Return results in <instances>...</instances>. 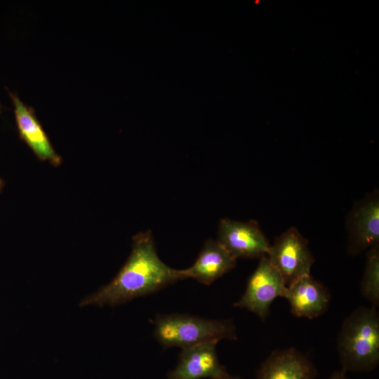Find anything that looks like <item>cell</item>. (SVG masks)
Wrapping results in <instances>:
<instances>
[{"label":"cell","mask_w":379,"mask_h":379,"mask_svg":"<svg viewBox=\"0 0 379 379\" xmlns=\"http://www.w3.org/2000/svg\"><path fill=\"white\" fill-rule=\"evenodd\" d=\"M182 280L180 270L170 267L159 257L150 230L133 237L131 253L116 277L80 306L117 305L147 295Z\"/></svg>","instance_id":"1"},{"label":"cell","mask_w":379,"mask_h":379,"mask_svg":"<svg viewBox=\"0 0 379 379\" xmlns=\"http://www.w3.org/2000/svg\"><path fill=\"white\" fill-rule=\"evenodd\" d=\"M343 371H367L379 361V317L376 307H359L344 321L337 339Z\"/></svg>","instance_id":"2"},{"label":"cell","mask_w":379,"mask_h":379,"mask_svg":"<svg viewBox=\"0 0 379 379\" xmlns=\"http://www.w3.org/2000/svg\"><path fill=\"white\" fill-rule=\"evenodd\" d=\"M154 336L164 348L182 349L208 341L236 340L231 320L210 319L185 314L157 315L153 321Z\"/></svg>","instance_id":"3"},{"label":"cell","mask_w":379,"mask_h":379,"mask_svg":"<svg viewBox=\"0 0 379 379\" xmlns=\"http://www.w3.org/2000/svg\"><path fill=\"white\" fill-rule=\"evenodd\" d=\"M266 255L287 287L310 275L314 262L307 240L294 227L276 238Z\"/></svg>","instance_id":"4"},{"label":"cell","mask_w":379,"mask_h":379,"mask_svg":"<svg viewBox=\"0 0 379 379\" xmlns=\"http://www.w3.org/2000/svg\"><path fill=\"white\" fill-rule=\"evenodd\" d=\"M287 288L279 272L265 255L260 258L244 294L234 306L253 312L264 321L272 302L277 298H285Z\"/></svg>","instance_id":"5"},{"label":"cell","mask_w":379,"mask_h":379,"mask_svg":"<svg viewBox=\"0 0 379 379\" xmlns=\"http://www.w3.org/2000/svg\"><path fill=\"white\" fill-rule=\"evenodd\" d=\"M217 240L236 259L260 258L267 255L270 247L258 223L253 220L222 219Z\"/></svg>","instance_id":"6"},{"label":"cell","mask_w":379,"mask_h":379,"mask_svg":"<svg viewBox=\"0 0 379 379\" xmlns=\"http://www.w3.org/2000/svg\"><path fill=\"white\" fill-rule=\"evenodd\" d=\"M348 251L355 255L379 244L378 190L356 202L347 220Z\"/></svg>","instance_id":"7"},{"label":"cell","mask_w":379,"mask_h":379,"mask_svg":"<svg viewBox=\"0 0 379 379\" xmlns=\"http://www.w3.org/2000/svg\"><path fill=\"white\" fill-rule=\"evenodd\" d=\"M217 341L182 349L178 362L168 379H218L227 373L216 353Z\"/></svg>","instance_id":"8"},{"label":"cell","mask_w":379,"mask_h":379,"mask_svg":"<svg viewBox=\"0 0 379 379\" xmlns=\"http://www.w3.org/2000/svg\"><path fill=\"white\" fill-rule=\"evenodd\" d=\"M8 94L13 105L20 138L39 159L55 166L60 165L62 159L52 146L34 109L25 105L15 93L8 91Z\"/></svg>","instance_id":"9"},{"label":"cell","mask_w":379,"mask_h":379,"mask_svg":"<svg viewBox=\"0 0 379 379\" xmlns=\"http://www.w3.org/2000/svg\"><path fill=\"white\" fill-rule=\"evenodd\" d=\"M236 260L218 240L208 239L193 265L180 270L181 279L191 278L210 285L234 268Z\"/></svg>","instance_id":"10"},{"label":"cell","mask_w":379,"mask_h":379,"mask_svg":"<svg viewBox=\"0 0 379 379\" xmlns=\"http://www.w3.org/2000/svg\"><path fill=\"white\" fill-rule=\"evenodd\" d=\"M285 297L293 314L313 319L328 308L330 295L326 287L310 274L301 277L287 287Z\"/></svg>","instance_id":"11"},{"label":"cell","mask_w":379,"mask_h":379,"mask_svg":"<svg viewBox=\"0 0 379 379\" xmlns=\"http://www.w3.org/2000/svg\"><path fill=\"white\" fill-rule=\"evenodd\" d=\"M312 363L294 348L273 352L258 370L257 379H314Z\"/></svg>","instance_id":"12"},{"label":"cell","mask_w":379,"mask_h":379,"mask_svg":"<svg viewBox=\"0 0 379 379\" xmlns=\"http://www.w3.org/2000/svg\"><path fill=\"white\" fill-rule=\"evenodd\" d=\"M363 296L376 307L379 304V246L371 248L366 255L361 282Z\"/></svg>","instance_id":"13"},{"label":"cell","mask_w":379,"mask_h":379,"mask_svg":"<svg viewBox=\"0 0 379 379\" xmlns=\"http://www.w3.org/2000/svg\"><path fill=\"white\" fill-rule=\"evenodd\" d=\"M329 379H347V377L345 375V371L342 370V371H340L334 372L331 375Z\"/></svg>","instance_id":"14"},{"label":"cell","mask_w":379,"mask_h":379,"mask_svg":"<svg viewBox=\"0 0 379 379\" xmlns=\"http://www.w3.org/2000/svg\"><path fill=\"white\" fill-rule=\"evenodd\" d=\"M218 379H239V378L237 377L232 376L229 375L227 373H226L222 376H221L220 378Z\"/></svg>","instance_id":"15"},{"label":"cell","mask_w":379,"mask_h":379,"mask_svg":"<svg viewBox=\"0 0 379 379\" xmlns=\"http://www.w3.org/2000/svg\"><path fill=\"white\" fill-rule=\"evenodd\" d=\"M4 185V182L1 178H0V192L2 190Z\"/></svg>","instance_id":"16"},{"label":"cell","mask_w":379,"mask_h":379,"mask_svg":"<svg viewBox=\"0 0 379 379\" xmlns=\"http://www.w3.org/2000/svg\"><path fill=\"white\" fill-rule=\"evenodd\" d=\"M2 109H3V106H2V105H1V102H0V114H1V112H2Z\"/></svg>","instance_id":"17"}]
</instances>
